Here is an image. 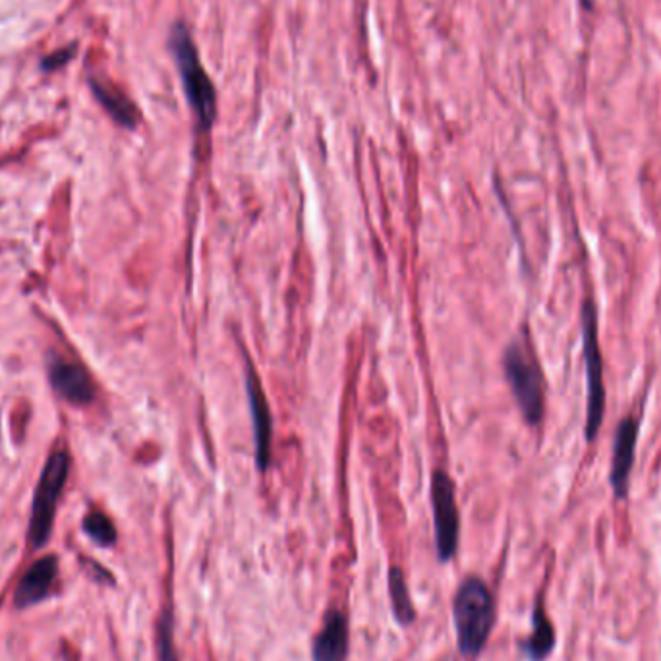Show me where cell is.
Masks as SVG:
<instances>
[{"label": "cell", "mask_w": 661, "mask_h": 661, "mask_svg": "<svg viewBox=\"0 0 661 661\" xmlns=\"http://www.w3.org/2000/svg\"><path fill=\"white\" fill-rule=\"evenodd\" d=\"M169 51L174 58L186 101L196 116L200 132H211L217 120V89L203 68L194 37L184 22H176L169 33Z\"/></svg>", "instance_id": "6da1fadb"}, {"label": "cell", "mask_w": 661, "mask_h": 661, "mask_svg": "<svg viewBox=\"0 0 661 661\" xmlns=\"http://www.w3.org/2000/svg\"><path fill=\"white\" fill-rule=\"evenodd\" d=\"M453 621L460 654L464 658L480 656L495 625V600L482 578L468 576L460 582L453 598Z\"/></svg>", "instance_id": "7a4b0ae2"}, {"label": "cell", "mask_w": 661, "mask_h": 661, "mask_svg": "<svg viewBox=\"0 0 661 661\" xmlns=\"http://www.w3.org/2000/svg\"><path fill=\"white\" fill-rule=\"evenodd\" d=\"M580 329H582V354H584L586 387H588L584 437L588 443H594L604 424L607 393H605L604 358L598 337V308L590 298L584 300L580 306Z\"/></svg>", "instance_id": "3957f363"}, {"label": "cell", "mask_w": 661, "mask_h": 661, "mask_svg": "<svg viewBox=\"0 0 661 661\" xmlns=\"http://www.w3.org/2000/svg\"><path fill=\"white\" fill-rule=\"evenodd\" d=\"M503 372L524 420L538 426L546 414V381L540 364L520 343H511L503 352Z\"/></svg>", "instance_id": "277c9868"}, {"label": "cell", "mask_w": 661, "mask_h": 661, "mask_svg": "<svg viewBox=\"0 0 661 661\" xmlns=\"http://www.w3.org/2000/svg\"><path fill=\"white\" fill-rule=\"evenodd\" d=\"M70 470V459L66 451L53 453L39 478L33 495L31 520H29V544L33 549L45 546L51 538L53 522L57 515V503Z\"/></svg>", "instance_id": "5b68a950"}, {"label": "cell", "mask_w": 661, "mask_h": 661, "mask_svg": "<svg viewBox=\"0 0 661 661\" xmlns=\"http://www.w3.org/2000/svg\"><path fill=\"white\" fill-rule=\"evenodd\" d=\"M433 536L441 563H449L459 551L460 517L455 482L445 470L432 476Z\"/></svg>", "instance_id": "8992f818"}, {"label": "cell", "mask_w": 661, "mask_h": 661, "mask_svg": "<svg viewBox=\"0 0 661 661\" xmlns=\"http://www.w3.org/2000/svg\"><path fill=\"white\" fill-rule=\"evenodd\" d=\"M638 435H640V422L634 416L623 418L615 430L609 484L617 499H627L629 489H631V474H633L634 460H636Z\"/></svg>", "instance_id": "52a82bcc"}, {"label": "cell", "mask_w": 661, "mask_h": 661, "mask_svg": "<svg viewBox=\"0 0 661 661\" xmlns=\"http://www.w3.org/2000/svg\"><path fill=\"white\" fill-rule=\"evenodd\" d=\"M246 395L250 404L252 424H254V445H256V462L261 472H265L271 464V447H273V418L263 387L259 383L254 366L248 362L246 366Z\"/></svg>", "instance_id": "ba28073f"}, {"label": "cell", "mask_w": 661, "mask_h": 661, "mask_svg": "<svg viewBox=\"0 0 661 661\" xmlns=\"http://www.w3.org/2000/svg\"><path fill=\"white\" fill-rule=\"evenodd\" d=\"M350 646L348 621L339 609H329L323 627L314 640L312 661H346Z\"/></svg>", "instance_id": "9c48e42d"}, {"label": "cell", "mask_w": 661, "mask_h": 661, "mask_svg": "<svg viewBox=\"0 0 661 661\" xmlns=\"http://www.w3.org/2000/svg\"><path fill=\"white\" fill-rule=\"evenodd\" d=\"M49 375L58 395L66 401L72 404H87L93 401L95 387L86 370H82L78 364L55 360L49 368Z\"/></svg>", "instance_id": "30bf717a"}, {"label": "cell", "mask_w": 661, "mask_h": 661, "mask_svg": "<svg viewBox=\"0 0 661 661\" xmlns=\"http://www.w3.org/2000/svg\"><path fill=\"white\" fill-rule=\"evenodd\" d=\"M57 571V557H53V555L35 561L29 567L28 573L20 580V586L14 594L16 607H29V605L41 602L49 594V590L57 578Z\"/></svg>", "instance_id": "8fae6325"}, {"label": "cell", "mask_w": 661, "mask_h": 661, "mask_svg": "<svg viewBox=\"0 0 661 661\" xmlns=\"http://www.w3.org/2000/svg\"><path fill=\"white\" fill-rule=\"evenodd\" d=\"M89 87H91L95 99L101 103V107L109 113L116 124H120L128 130H134L138 126L140 113L126 93H122L118 87L105 80H99L95 76L89 78Z\"/></svg>", "instance_id": "7c38bea8"}, {"label": "cell", "mask_w": 661, "mask_h": 661, "mask_svg": "<svg viewBox=\"0 0 661 661\" xmlns=\"http://www.w3.org/2000/svg\"><path fill=\"white\" fill-rule=\"evenodd\" d=\"M557 644L555 627L547 617L544 602L538 600L532 611V633L522 642V654L528 661H546Z\"/></svg>", "instance_id": "4fadbf2b"}, {"label": "cell", "mask_w": 661, "mask_h": 661, "mask_svg": "<svg viewBox=\"0 0 661 661\" xmlns=\"http://www.w3.org/2000/svg\"><path fill=\"white\" fill-rule=\"evenodd\" d=\"M387 584H389L391 609H393V615H395L397 623L403 625V627L412 625L416 621V609H414V604L410 600V592H408L403 571L399 567H391L389 569Z\"/></svg>", "instance_id": "5bb4252c"}, {"label": "cell", "mask_w": 661, "mask_h": 661, "mask_svg": "<svg viewBox=\"0 0 661 661\" xmlns=\"http://www.w3.org/2000/svg\"><path fill=\"white\" fill-rule=\"evenodd\" d=\"M157 658L159 661H180L174 644V621L171 609H165L157 627Z\"/></svg>", "instance_id": "9a60e30c"}, {"label": "cell", "mask_w": 661, "mask_h": 661, "mask_svg": "<svg viewBox=\"0 0 661 661\" xmlns=\"http://www.w3.org/2000/svg\"><path fill=\"white\" fill-rule=\"evenodd\" d=\"M84 530L87 536L97 542L99 546L109 547L116 542V528L111 518L105 517L103 513H89L84 518Z\"/></svg>", "instance_id": "2e32d148"}, {"label": "cell", "mask_w": 661, "mask_h": 661, "mask_svg": "<svg viewBox=\"0 0 661 661\" xmlns=\"http://www.w3.org/2000/svg\"><path fill=\"white\" fill-rule=\"evenodd\" d=\"M74 53H76V45H68V47L57 49L55 53H51V55H47V57L43 58L41 68H43L45 72H55L58 68L66 66V64L72 60V57H74Z\"/></svg>", "instance_id": "e0dca14e"}, {"label": "cell", "mask_w": 661, "mask_h": 661, "mask_svg": "<svg viewBox=\"0 0 661 661\" xmlns=\"http://www.w3.org/2000/svg\"><path fill=\"white\" fill-rule=\"evenodd\" d=\"M580 2H582V6L588 8V10H592V6H594V0H580Z\"/></svg>", "instance_id": "ac0fdd59"}]
</instances>
